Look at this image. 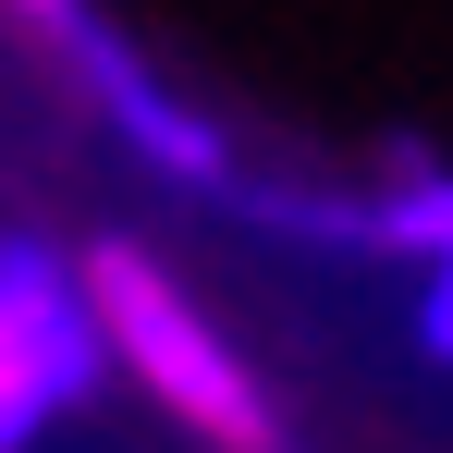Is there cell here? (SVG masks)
Listing matches in <instances>:
<instances>
[{"label":"cell","instance_id":"obj_5","mask_svg":"<svg viewBox=\"0 0 453 453\" xmlns=\"http://www.w3.org/2000/svg\"><path fill=\"white\" fill-rule=\"evenodd\" d=\"M12 12H37L50 37H86V0H12Z\"/></svg>","mask_w":453,"mask_h":453},{"label":"cell","instance_id":"obj_3","mask_svg":"<svg viewBox=\"0 0 453 453\" xmlns=\"http://www.w3.org/2000/svg\"><path fill=\"white\" fill-rule=\"evenodd\" d=\"M380 233H392V245H429V257H453V184L392 196V209H380Z\"/></svg>","mask_w":453,"mask_h":453},{"label":"cell","instance_id":"obj_1","mask_svg":"<svg viewBox=\"0 0 453 453\" xmlns=\"http://www.w3.org/2000/svg\"><path fill=\"white\" fill-rule=\"evenodd\" d=\"M86 295H98V331H111V368L123 380H148L196 441L270 453V392H257V368L233 356V331L159 270L148 245H98V257H86Z\"/></svg>","mask_w":453,"mask_h":453},{"label":"cell","instance_id":"obj_4","mask_svg":"<svg viewBox=\"0 0 453 453\" xmlns=\"http://www.w3.org/2000/svg\"><path fill=\"white\" fill-rule=\"evenodd\" d=\"M417 343L453 368V257H441V282H429V306H417Z\"/></svg>","mask_w":453,"mask_h":453},{"label":"cell","instance_id":"obj_2","mask_svg":"<svg viewBox=\"0 0 453 453\" xmlns=\"http://www.w3.org/2000/svg\"><path fill=\"white\" fill-rule=\"evenodd\" d=\"M111 380V331L74 257L37 233H0V453H37L86 392Z\"/></svg>","mask_w":453,"mask_h":453}]
</instances>
